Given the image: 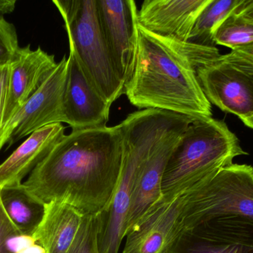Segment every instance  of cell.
<instances>
[{
  "label": "cell",
  "instance_id": "obj_1",
  "mask_svg": "<svg viewBox=\"0 0 253 253\" xmlns=\"http://www.w3.org/2000/svg\"><path fill=\"white\" fill-rule=\"evenodd\" d=\"M123 136L113 127L73 130L54 146L23 183L43 203H68L83 214L102 212L121 172Z\"/></svg>",
  "mask_w": 253,
  "mask_h": 253
},
{
  "label": "cell",
  "instance_id": "obj_2",
  "mask_svg": "<svg viewBox=\"0 0 253 253\" xmlns=\"http://www.w3.org/2000/svg\"><path fill=\"white\" fill-rule=\"evenodd\" d=\"M168 253H253V167L229 165L185 192Z\"/></svg>",
  "mask_w": 253,
  "mask_h": 253
},
{
  "label": "cell",
  "instance_id": "obj_3",
  "mask_svg": "<svg viewBox=\"0 0 253 253\" xmlns=\"http://www.w3.org/2000/svg\"><path fill=\"white\" fill-rule=\"evenodd\" d=\"M138 36L135 68L125 88L129 102L194 119L212 117L196 71L218 59V49L160 37L139 25Z\"/></svg>",
  "mask_w": 253,
  "mask_h": 253
},
{
  "label": "cell",
  "instance_id": "obj_4",
  "mask_svg": "<svg viewBox=\"0 0 253 253\" xmlns=\"http://www.w3.org/2000/svg\"><path fill=\"white\" fill-rule=\"evenodd\" d=\"M177 114L147 108L131 113L120 123L123 136V165L114 197L100 212V253H119L126 236V218L140 166Z\"/></svg>",
  "mask_w": 253,
  "mask_h": 253
},
{
  "label": "cell",
  "instance_id": "obj_5",
  "mask_svg": "<svg viewBox=\"0 0 253 253\" xmlns=\"http://www.w3.org/2000/svg\"><path fill=\"white\" fill-rule=\"evenodd\" d=\"M224 120L197 119L189 125L172 152L162 183V195L181 193L248 155Z\"/></svg>",
  "mask_w": 253,
  "mask_h": 253
},
{
  "label": "cell",
  "instance_id": "obj_6",
  "mask_svg": "<svg viewBox=\"0 0 253 253\" xmlns=\"http://www.w3.org/2000/svg\"><path fill=\"white\" fill-rule=\"evenodd\" d=\"M65 22L69 46L105 101L125 95L122 81L104 37L96 0H53Z\"/></svg>",
  "mask_w": 253,
  "mask_h": 253
},
{
  "label": "cell",
  "instance_id": "obj_7",
  "mask_svg": "<svg viewBox=\"0 0 253 253\" xmlns=\"http://www.w3.org/2000/svg\"><path fill=\"white\" fill-rule=\"evenodd\" d=\"M65 56L58 62L35 94L14 116L3 131L1 144L9 147L36 131L54 123H66L64 92L66 81Z\"/></svg>",
  "mask_w": 253,
  "mask_h": 253
},
{
  "label": "cell",
  "instance_id": "obj_8",
  "mask_svg": "<svg viewBox=\"0 0 253 253\" xmlns=\"http://www.w3.org/2000/svg\"><path fill=\"white\" fill-rule=\"evenodd\" d=\"M195 120L197 119L178 114L143 160L131 199L126 236L147 209L162 196V178L168 160L183 133Z\"/></svg>",
  "mask_w": 253,
  "mask_h": 253
},
{
  "label": "cell",
  "instance_id": "obj_9",
  "mask_svg": "<svg viewBox=\"0 0 253 253\" xmlns=\"http://www.w3.org/2000/svg\"><path fill=\"white\" fill-rule=\"evenodd\" d=\"M184 192L162 195L127 232L123 253H168L182 231Z\"/></svg>",
  "mask_w": 253,
  "mask_h": 253
},
{
  "label": "cell",
  "instance_id": "obj_10",
  "mask_svg": "<svg viewBox=\"0 0 253 253\" xmlns=\"http://www.w3.org/2000/svg\"><path fill=\"white\" fill-rule=\"evenodd\" d=\"M98 13L116 69L125 85L130 80L138 51V10L133 0H96Z\"/></svg>",
  "mask_w": 253,
  "mask_h": 253
},
{
  "label": "cell",
  "instance_id": "obj_11",
  "mask_svg": "<svg viewBox=\"0 0 253 253\" xmlns=\"http://www.w3.org/2000/svg\"><path fill=\"white\" fill-rule=\"evenodd\" d=\"M111 106L86 74L75 51L70 47L64 92L66 123L72 130L105 127Z\"/></svg>",
  "mask_w": 253,
  "mask_h": 253
},
{
  "label": "cell",
  "instance_id": "obj_12",
  "mask_svg": "<svg viewBox=\"0 0 253 253\" xmlns=\"http://www.w3.org/2000/svg\"><path fill=\"white\" fill-rule=\"evenodd\" d=\"M196 73L211 105L241 120L253 116V76L217 59L202 65Z\"/></svg>",
  "mask_w": 253,
  "mask_h": 253
},
{
  "label": "cell",
  "instance_id": "obj_13",
  "mask_svg": "<svg viewBox=\"0 0 253 253\" xmlns=\"http://www.w3.org/2000/svg\"><path fill=\"white\" fill-rule=\"evenodd\" d=\"M212 0H146L138 10V22L147 31L188 43L195 23Z\"/></svg>",
  "mask_w": 253,
  "mask_h": 253
},
{
  "label": "cell",
  "instance_id": "obj_14",
  "mask_svg": "<svg viewBox=\"0 0 253 253\" xmlns=\"http://www.w3.org/2000/svg\"><path fill=\"white\" fill-rule=\"evenodd\" d=\"M57 63L54 55L48 54L40 47L35 51L31 50L30 45L21 48L19 58L11 65L1 135L6 126L40 89Z\"/></svg>",
  "mask_w": 253,
  "mask_h": 253
},
{
  "label": "cell",
  "instance_id": "obj_15",
  "mask_svg": "<svg viewBox=\"0 0 253 253\" xmlns=\"http://www.w3.org/2000/svg\"><path fill=\"white\" fill-rule=\"evenodd\" d=\"M62 123L44 126L28 138L0 164V189L22 184V180L44 160L65 136Z\"/></svg>",
  "mask_w": 253,
  "mask_h": 253
},
{
  "label": "cell",
  "instance_id": "obj_16",
  "mask_svg": "<svg viewBox=\"0 0 253 253\" xmlns=\"http://www.w3.org/2000/svg\"><path fill=\"white\" fill-rule=\"evenodd\" d=\"M85 214L62 202L46 203L44 215L33 237L46 253H66Z\"/></svg>",
  "mask_w": 253,
  "mask_h": 253
},
{
  "label": "cell",
  "instance_id": "obj_17",
  "mask_svg": "<svg viewBox=\"0 0 253 253\" xmlns=\"http://www.w3.org/2000/svg\"><path fill=\"white\" fill-rule=\"evenodd\" d=\"M0 202L16 230L33 236L44 217L45 204L34 197L23 183L0 189Z\"/></svg>",
  "mask_w": 253,
  "mask_h": 253
},
{
  "label": "cell",
  "instance_id": "obj_18",
  "mask_svg": "<svg viewBox=\"0 0 253 253\" xmlns=\"http://www.w3.org/2000/svg\"><path fill=\"white\" fill-rule=\"evenodd\" d=\"M244 0H212L202 10L190 34V43L215 47L213 35L218 27L233 14Z\"/></svg>",
  "mask_w": 253,
  "mask_h": 253
},
{
  "label": "cell",
  "instance_id": "obj_19",
  "mask_svg": "<svg viewBox=\"0 0 253 253\" xmlns=\"http://www.w3.org/2000/svg\"><path fill=\"white\" fill-rule=\"evenodd\" d=\"M213 40L231 50L248 46L253 43V23L233 13L215 31Z\"/></svg>",
  "mask_w": 253,
  "mask_h": 253
},
{
  "label": "cell",
  "instance_id": "obj_20",
  "mask_svg": "<svg viewBox=\"0 0 253 253\" xmlns=\"http://www.w3.org/2000/svg\"><path fill=\"white\" fill-rule=\"evenodd\" d=\"M100 212L85 214L78 233L66 253H100L99 234Z\"/></svg>",
  "mask_w": 253,
  "mask_h": 253
},
{
  "label": "cell",
  "instance_id": "obj_21",
  "mask_svg": "<svg viewBox=\"0 0 253 253\" xmlns=\"http://www.w3.org/2000/svg\"><path fill=\"white\" fill-rule=\"evenodd\" d=\"M20 49L14 25L0 16V68L14 63Z\"/></svg>",
  "mask_w": 253,
  "mask_h": 253
},
{
  "label": "cell",
  "instance_id": "obj_22",
  "mask_svg": "<svg viewBox=\"0 0 253 253\" xmlns=\"http://www.w3.org/2000/svg\"><path fill=\"white\" fill-rule=\"evenodd\" d=\"M217 60L253 77V43L233 49L227 54L221 55Z\"/></svg>",
  "mask_w": 253,
  "mask_h": 253
},
{
  "label": "cell",
  "instance_id": "obj_23",
  "mask_svg": "<svg viewBox=\"0 0 253 253\" xmlns=\"http://www.w3.org/2000/svg\"><path fill=\"white\" fill-rule=\"evenodd\" d=\"M19 232L10 222L0 202V253H12L8 247L10 237Z\"/></svg>",
  "mask_w": 253,
  "mask_h": 253
},
{
  "label": "cell",
  "instance_id": "obj_24",
  "mask_svg": "<svg viewBox=\"0 0 253 253\" xmlns=\"http://www.w3.org/2000/svg\"><path fill=\"white\" fill-rule=\"evenodd\" d=\"M11 65L0 68V150L2 149L1 144V132H2L3 113L7 99L10 81Z\"/></svg>",
  "mask_w": 253,
  "mask_h": 253
},
{
  "label": "cell",
  "instance_id": "obj_25",
  "mask_svg": "<svg viewBox=\"0 0 253 253\" xmlns=\"http://www.w3.org/2000/svg\"><path fill=\"white\" fill-rule=\"evenodd\" d=\"M234 14L253 23V0H244L234 12Z\"/></svg>",
  "mask_w": 253,
  "mask_h": 253
},
{
  "label": "cell",
  "instance_id": "obj_26",
  "mask_svg": "<svg viewBox=\"0 0 253 253\" xmlns=\"http://www.w3.org/2000/svg\"><path fill=\"white\" fill-rule=\"evenodd\" d=\"M16 1L12 0H0V16L10 13L13 11L16 5Z\"/></svg>",
  "mask_w": 253,
  "mask_h": 253
},
{
  "label": "cell",
  "instance_id": "obj_27",
  "mask_svg": "<svg viewBox=\"0 0 253 253\" xmlns=\"http://www.w3.org/2000/svg\"><path fill=\"white\" fill-rule=\"evenodd\" d=\"M16 253H46L44 248L39 245V244L36 243L34 245H31V246L28 247V248H25V249L22 250L19 252Z\"/></svg>",
  "mask_w": 253,
  "mask_h": 253
},
{
  "label": "cell",
  "instance_id": "obj_28",
  "mask_svg": "<svg viewBox=\"0 0 253 253\" xmlns=\"http://www.w3.org/2000/svg\"><path fill=\"white\" fill-rule=\"evenodd\" d=\"M241 120L243 122L245 126L253 129V116L251 117H248V118L242 119Z\"/></svg>",
  "mask_w": 253,
  "mask_h": 253
}]
</instances>
